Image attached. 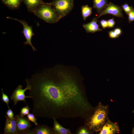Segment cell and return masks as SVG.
I'll use <instances>...</instances> for the list:
<instances>
[{
  "mask_svg": "<svg viewBox=\"0 0 134 134\" xmlns=\"http://www.w3.org/2000/svg\"><path fill=\"white\" fill-rule=\"evenodd\" d=\"M28 80L35 116L87 119L91 115L93 107L87 100L83 78L73 69L57 65Z\"/></svg>",
  "mask_w": 134,
  "mask_h": 134,
  "instance_id": "obj_1",
  "label": "cell"
},
{
  "mask_svg": "<svg viewBox=\"0 0 134 134\" xmlns=\"http://www.w3.org/2000/svg\"><path fill=\"white\" fill-rule=\"evenodd\" d=\"M94 111L87 119L86 127L90 130L100 131L105 124L107 118V108L100 104Z\"/></svg>",
  "mask_w": 134,
  "mask_h": 134,
  "instance_id": "obj_2",
  "label": "cell"
},
{
  "mask_svg": "<svg viewBox=\"0 0 134 134\" xmlns=\"http://www.w3.org/2000/svg\"><path fill=\"white\" fill-rule=\"evenodd\" d=\"M33 13L40 19L48 23H56L60 19L51 2H43Z\"/></svg>",
  "mask_w": 134,
  "mask_h": 134,
  "instance_id": "obj_3",
  "label": "cell"
},
{
  "mask_svg": "<svg viewBox=\"0 0 134 134\" xmlns=\"http://www.w3.org/2000/svg\"><path fill=\"white\" fill-rule=\"evenodd\" d=\"M51 3L60 19L70 12L74 5V0H53Z\"/></svg>",
  "mask_w": 134,
  "mask_h": 134,
  "instance_id": "obj_4",
  "label": "cell"
},
{
  "mask_svg": "<svg viewBox=\"0 0 134 134\" xmlns=\"http://www.w3.org/2000/svg\"><path fill=\"white\" fill-rule=\"evenodd\" d=\"M25 81L27 83V86L24 89H23L22 86L19 85L14 90L10 97L11 100H12L14 102V105H16L17 102L20 101H24L26 105L25 99L26 98H31L30 96H26L25 92L27 90H30L31 87L28 81V79H26Z\"/></svg>",
  "mask_w": 134,
  "mask_h": 134,
  "instance_id": "obj_5",
  "label": "cell"
},
{
  "mask_svg": "<svg viewBox=\"0 0 134 134\" xmlns=\"http://www.w3.org/2000/svg\"><path fill=\"white\" fill-rule=\"evenodd\" d=\"M16 119L18 134H31V123L27 118L22 117L20 115H16Z\"/></svg>",
  "mask_w": 134,
  "mask_h": 134,
  "instance_id": "obj_6",
  "label": "cell"
},
{
  "mask_svg": "<svg viewBox=\"0 0 134 134\" xmlns=\"http://www.w3.org/2000/svg\"><path fill=\"white\" fill-rule=\"evenodd\" d=\"M7 18L17 21L21 23L23 27V30L22 33L23 34L26 39V41L24 42L25 45H29L32 48L33 51H36V49L32 45L31 42L32 37L34 35L32 30V27L28 25V23L24 20L18 19L15 18H13L10 17H7Z\"/></svg>",
  "mask_w": 134,
  "mask_h": 134,
  "instance_id": "obj_7",
  "label": "cell"
},
{
  "mask_svg": "<svg viewBox=\"0 0 134 134\" xmlns=\"http://www.w3.org/2000/svg\"><path fill=\"white\" fill-rule=\"evenodd\" d=\"M122 10L121 7L110 2L96 17L98 19L102 15L110 14L119 18H124L122 12Z\"/></svg>",
  "mask_w": 134,
  "mask_h": 134,
  "instance_id": "obj_8",
  "label": "cell"
},
{
  "mask_svg": "<svg viewBox=\"0 0 134 134\" xmlns=\"http://www.w3.org/2000/svg\"><path fill=\"white\" fill-rule=\"evenodd\" d=\"M6 119L4 129V134H18L16 122L14 118L10 119L5 115Z\"/></svg>",
  "mask_w": 134,
  "mask_h": 134,
  "instance_id": "obj_9",
  "label": "cell"
},
{
  "mask_svg": "<svg viewBox=\"0 0 134 134\" xmlns=\"http://www.w3.org/2000/svg\"><path fill=\"white\" fill-rule=\"evenodd\" d=\"M118 125L110 121L106 122L100 131V134H113L119 131Z\"/></svg>",
  "mask_w": 134,
  "mask_h": 134,
  "instance_id": "obj_10",
  "label": "cell"
},
{
  "mask_svg": "<svg viewBox=\"0 0 134 134\" xmlns=\"http://www.w3.org/2000/svg\"><path fill=\"white\" fill-rule=\"evenodd\" d=\"M98 21L97 17L94 18L90 22L84 24L83 27L88 33H94L96 32L101 31L102 29L100 28L97 23Z\"/></svg>",
  "mask_w": 134,
  "mask_h": 134,
  "instance_id": "obj_11",
  "label": "cell"
},
{
  "mask_svg": "<svg viewBox=\"0 0 134 134\" xmlns=\"http://www.w3.org/2000/svg\"><path fill=\"white\" fill-rule=\"evenodd\" d=\"M55 134L53 128L45 125H37L31 131V134Z\"/></svg>",
  "mask_w": 134,
  "mask_h": 134,
  "instance_id": "obj_12",
  "label": "cell"
},
{
  "mask_svg": "<svg viewBox=\"0 0 134 134\" xmlns=\"http://www.w3.org/2000/svg\"><path fill=\"white\" fill-rule=\"evenodd\" d=\"M28 11L33 13L43 2L42 0H22Z\"/></svg>",
  "mask_w": 134,
  "mask_h": 134,
  "instance_id": "obj_13",
  "label": "cell"
},
{
  "mask_svg": "<svg viewBox=\"0 0 134 134\" xmlns=\"http://www.w3.org/2000/svg\"><path fill=\"white\" fill-rule=\"evenodd\" d=\"M53 120V129L55 134H72L70 130L62 127L57 121V119L54 118Z\"/></svg>",
  "mask_w": 134,
  "mask_h": 134,
  "instance_id": "obj_14",
  "label": "cell"
},
{
  "mask_svg": "<svg viewBox=\"0 0 134 134\" xmlns=\"http://www.w3.org/2000/svg\"><path fill=\"white\" fill-rule=\"evenodd\" d=\"M2 3L12 9H19L22 0H1Z\"/></svg>",
  "mask_w": 134,
  "mask_h": 134,
  "instance_id": "obj_15",
  "label": "cell"
},
{
  "mask_svg": "<svg viewBox=\"0 0 134 134\" xmlns=\"http://www.w3.org/2000/svg\"><path fill=\"white\" fill-rule=\"evenodd\" d=\"M93 8L96 9L98 14H99L107 6V0H93Z\"/></svg>",
  "mask_w": 134,
  "mask_h": 134,
  "instance_id": "obj_16",
  "label": "cell"
},
{
  "mask_svg": "<svg viewBox=\"0 0 134 134\" xmlns=\"http://www.w3.org/2000/svg\"><path fill=\"white\" fill-rule=\"evenodd\" d=\"M92 8L86 4L81 6V13L83 18L84 20L91 14L92 13Z\"/></svg>",
  "mask_w": 134,
  "mask_h": 134,
  "instance_id": "obj_17",
  "label": "cell"
},
{
  "mask_svg": "<svg viewBox=\"0 0 134 134\" xmlns=\"http://www.w3.org/2000/svg\"><path fill=\"white\" fill-rule=\"evenodd\" d=\"M30 108L28 105L22 107L21 109L20 114L22 117H24L29 113Z\"/></svg>",
  "mask_w": 134,
  "mask_h": 134,
  "instance_id": "obj_18",
  "label": "cell"
},
{
  "mask_svg": "<svg viewBox=\"0 0 134 134\" xmlns=\"http://www.w3.org/2000/svg\"><path fill=\"white\" fill-rule=\"evenodd\" d=\"M1 90L2 93L1 97L2 100L6 104L8 108H9V102L11 101L9 100V97L8 96L4 93L3 89L2 88L1 89Z\"/></svg>",
  "mask_w": 134,
  "mask_h": 134,
  "instance_id": "obj_19",
  "label": "cell"
},
{
  "mask_svg": "<svg viewBox=\"0 0 134 134\" xmlns=\"http://www.w3.org/2000/svg\"><path fill=\"white\" fill-rule=\"evenodd\" d=\"M121 7L127 15H128L129 12L131 10L132 8L133 7L132 6H129V5L126 3H125L123 4L121 6Z\"/></svg>",
  "mask_w": 134,
  "mask_h": 134,
  "instance_id": "obj_20",
  "label": "cell"
},
{
  "mask_svg": "<svg viewBox=\"0 0 134 134\" xmlns=\"http://www.w3.org/2000/svg\"><path fill=\"white\" fill-rule=\"evenodd\" d=\"M27 117L30 121L34 123L35 125H38V123L36 121V118L33 114L29 113L27 115Z\"/></svg>",
  "mask_w": 134,
  "mask_h": 134,
  "instance_id": "obj_21",
  "label": "cell"
},
{
  "mask_svg": "<svg viewBox=\"0 0 134 134\" xmlns=\"http://www.w3.org/2000/svg\"><path fill=\"white\" fill-rule=\"evenodd\" d=\"M86 127H80L77 132L78 134H88L90 133Z\"/></svg>",
  "mask_w": 134,
  "mask_h": 134,
  "instance_id": "obj_22",
  "label": "cell"
},
{
  "mask_svg": "<svg viewBox=\"0 0 134 134\" xmlns=\"http://www.w3.org/2000/svg\"><path fill=\"white\" fill-rule=\"evenodd\" d=\"M129 22L131 23L134 21V8L133 7L128 14Z\"/></svg>",
  "mask_w": 134,
  "mask_h": 134,
  "instance_id": "obj_23",
  "label": "cell"
},
{
  "mask_svg": "<svg viewBox=\"0 0 134 134\" xmlns=\"http://www.w3.org/2000/svg\"><path fill=\"white\" fill-rule=\"evenodd\" d=\"M8 109L6 113V114L10 119H13L14 118L13 112L12 110L10 109V108Z\"/></svg>",
  "mask_w": 134,
  "mask_h": 134,
  "instance_id": "obj_24",
  "label": "cell"
},
{
  "mask_svg": "<svg viewBox=\"0 0 134 134\" xmlns=\"http://www.w3.org/2000/svg\"><path fill=\"white\" fill-rule=\"evenodd\" d=\"M108 28L113 27L115 25V22L114 18L110 19L107 21Z\"/></svg>",
  "mask_w": 134,
  "mask_h": 134,
  "instance_id": "obj_25",
  "label": "cell"
},
{
  "mask_svg": "<svg viewBox=\"0 0 134 134\" xmlns=\"http://www.w3.org/2000/svg\"><path fill=\"white\" fill-rule=\"evenodd\" d=\"M109 37L112 38H118L119 36L113 31H111L108 32Z\"/></svg>",
  "mask_w": 134,
  "mask_h": 134,
  "instance_id": "obj_26",
  "label": "cell"
},
{
  "mask_svg": "<svg viewBox=\"0 0 134 134\" xmlns=\"http://www.w3.org/2000/svg\"><path fill=\"white\" fill-rule=\"evenodd\" d=\"M100 23L103 29H105L108 28L107 21L105 20H102L100 21Z\"/></svg>",
  "mask_w": 134,
  "mask_h": 134,
  "instance_id": "obj_27",
  "label": "cell"
},
{
  "mask_svg": "<svg viewBox=\"0 0 134 134\" xmlns=\"http://www.w3.org/2000/svg\"><path fill=\"white\" fill-rule=\"evenodd\" d=\"M113 31L119 36L122 34V31L121 29L119 28H116Z\"/></svg>",
  "mask_w": 134,
  "mask_h": 134,
  "instance_id": "obj_28",
  "label": "cell"
},
{
  "mask_svg": "<svg viewBox=\"0 0 134 134\" xmlns=\"http://www.w3.org/2000/svg\"><path fill=\"white\" fill-rule=\"evenodd\" d=\"M133 134H134V128H133Z\"/></svg>",
  "mask_w": 134,
  "mask_h": 134,
  "instance_id": "obj_29",
  "label": "cell"
}]
</instances>
